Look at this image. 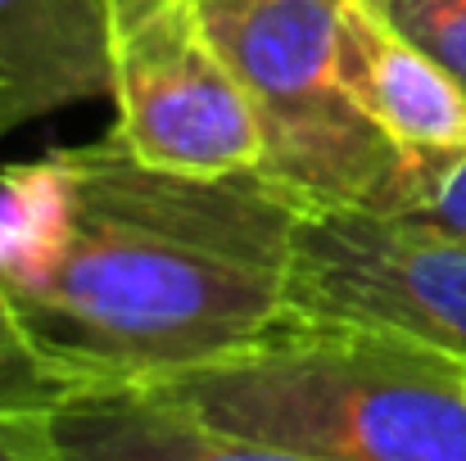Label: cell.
<instances>
[{
    "mask_svg": "<svg viewBox=\"0 0 466 461\" xmlns=\"http://www.w3.org/2000/svg\"><path fill=\"white\" fill-rule=\"evenodd\" d=\"M304 204L263 172L186 176L118 136L0 172V295L68 389L150 385L286 316Z\"/></svg>",
    "mask_w": 466,
    "mask_h": 461,
    "instance_id": "6da1fadb",
    "label": "cell"
},
{
    "mask_svg": "<svg viewBox=\"0 0 466 461\" xmlns=\"http://www.w3.org/2000/svg\"><path fill=\"white\" fill-rule=\"evenodd\" d=\"M150 389L208 426L317 461H466L458 357L380 330L286 312L258 339Z\"/></svg>",
    "mask_w": 466,
    "mask_h": 461,
    "instance_id": "7a4b0ae2",
    "label": "cell"
},
{
    "mask_svg": "<svg viewBox=\"0 0 466 461\" xmlns=\"http://www.w3.org/2000/svg\"><path fill=\"white\" fill-rule=\"evenodd\" d=\"M349 0H199L204 27L263 123V176L309 213H408L417 172L339 77Z\"/></svg>",
    "mask_w": 466,
    "mask_h": 461,
    "instance_id": "3957f363",
    "label": "cell"
},
{
    "mask_svg": "<svg viewBox=\"0 0 466 461\" xmlns=\"http://www.w3.org/2000/svg\"><path fill=\"white\" fill-rule=\"evenodd\" d=\"M114 136L186 176L263 172L268 141L249 91L204 27L199 0L114 5Z\"/></svg>",
    "mask_w": 466,
    "mask_h": 461,
    "instance_id": "277c9868",
    "label": "cell"
},
{
    "mask_svg": "<svg viewBox=\"0 0 466 461\" xmlns=\"http://www.w3.org/2000/svg\"><path fill=\"white\" fill-rule=\"evenodd\" d=\"M286 312L466 357V240L403 213H304Z\"/></svg>",
    "mask_w": 466,
    "mask_h": 461,
    "instance_id": "5b68a950",
    "label": "cell"
},
{
    "mask_svg": "<svg viewBox=\"0 0 466 461\" xmlns=\"http://www.w3.org/2000/svg\"><path fill=\"white\" fill-rule=\"evenodd\" d=\"M339 77L412 172L466 150V91L362 0L339 18Z\"/></svg>",
    "mask_w": 466,
    "mask_h": 461,
    "instance_id": "8992f818",
    "label": "cell"
},
{
    "mask_svg": "<svg viewBox=\"0 0 466 461\" xmlns=\"http://www.w3.org/2000/svg\"><path fill=\"white\" fill-rule=\"evenodd\" d=\"M114 95V0H0V136Z\"/></svg>",
    "mask_w": 466,
    "mask_h": 461,
    "instance_id": "52a82bcc",
    "label": "cell"
},
{
    "mask_svg": "<svg viewBox=\"0 0 466 461\" xmlns=\"http://www.w3.org/2000/svg\"><path fill=\"white\" fill-rule=\"evenodd\" d=\"M50 435L64 461H317L208 426L150 385L68 389L50 407Z\"/></svg>",
    "mask_w": 466,
    "mask_h": 461,
    "instance_id": "ba28073f",
    "label": "cell"
},
{
    "mask_svg": "<svg viewBox=\"0 0 466 461\" xmlns=\"http://www.w3.org/2000/svg\"><path fill=\"white\" fill-rule=\"evenodd\" d=\"M466 91V0H362Z\"/></svg>",
    "mask_w": 466,
    "mask_h": 461,
    "instance_id": "9c48e42d",
    "label": "cell"
},
{
    "mask_svg": "<svg viewBox=\"0 0 466 461\" xmlns=\"http://www.w3.org/2000/svg\"><path fill=\"white\" fill-rule=\"evenodd\" d=\"M64 385L41 366L27 335L14 321V307L0 295V407H55Z\"/></svg>",
    "mask_w": 466,
    "mask_h": 461,
    "instance_id": "30bf717a",
    "label": "cell"
},
{
    "mask_svg": "<svg viewBox=\"0 0 466 461\" xmlns=\"http://www.w3.org/2000/svg\"><path fill=\"white\" fill-rule=\"evenodd\" d=\"M403 217H417L426 226H440V231L466 240V150L417 172L412 204Z\"/></svg>",
    "mask_w": 466,
    "mask_h": 461,
    "instance_id": "8fae6325",
    "label": "cell"
},
{
    "mask_svg": "<svg viewBox=\"0 0 466 461\" xmlns=\"http://www.w3.org/2000/svg\"><path fill=\"white\" fill-rule=\"evenodd\" d=\"M0 461H64L50 407H0Z\"/></svg>",
    "mask_w": 466,
    "mask_h": 461,
    "instance_id": "7c38bea8",
    "label": "cell"
},
{
    "mask_svg": "<svg viewBox=\"0 0 466 461\" xmlns=\"http://www.w3.org/2000/svg\"><path fill=\"white\" fill-rule=\"evenodd\" d=\"M458 366H462V380H466V357H458Z\"/></svg>",
    "mask_w": 466,
    "mask_h": 461,
    "instance_id": "4fadbf2b",
    "label": "cell"
},
{
    "mask_svg": "<svg viewBox=\"0 0 466 461\" xmlns=\"http://www.w3.org/2000/svg\"><path fill=\"white\" fill-rule=\"evenodd\" d=\"M114 5H132V0H114Z\"/></svg>",
    "mask_w": 466,
    "mask_h": 461,
    "instance_id": "5bb4252c",
    "label": "cell"
}]
</instances>
